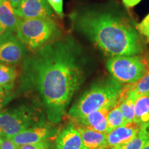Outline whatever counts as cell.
I'll list each match as a JSON object with an SVG mask.
<instances>
[{"mask_svg": "<svg viewBox=\"0 0 149 149\" xmlns=\"http://www.w3.org/2000/svg\"><path fill=\"white\" fill-rule=\"evenodd\" d=\"M86 61L82 47L71 35L59 37L24 59V88L38 94L54 125L62 120L84 82Z\"/></svg>", "mask_w": 149, "mask_h": 149, "instance_id": "1", "label": "cell"}, {"mask_svg": "<svg viewBox=\"0 0 149 149\" xmlns=\"http://www.w3.org/2000/svg\"><path fill=\"white\" fill-rule=\"evenodd\" d=\"M72 28L104 55H140L146 40L139 34L137 24L115 5L83 8L71 15Z\"/></svg>", "mask_w": 149, "mask_h": 149, "instance_id": "2", "label": "cell"}, {"mask_svg": "<svg viewBox=\"0 0 149 149\" xmlns=\"http://www.w3.org/2000/svg\"><path fill=\"white\" fill-rule=\"evenodd\" d=\"M123 86L112 77L95 81L72 106L68 117L72 120L108 106H114L118 102Z\"/></svg>", "mask_w": 149, "mask_h": 149, "instance_id": "3", "label": "cell"}, {"mask_svg": "<svg viewBox=\"0 0 149 149\" xmlns=\"http://www.w3.org/2000/svg\"><path fill=\"white\" fill-rule=\"evenodd\" d=\"M44 111L37 104H22L0 111V135L10 138L24 130L45 125Z\"/></svg>", "mask_w": 149, "mask_h": 149, "instance_id": "4", "label": "cell"}, {"mask_svg": "<svg viewBox=\"0 0 149 149\" xmlns=\"http://www.w3.org/2000/svg\"><path fill=\"white\" fill-rule=\"evenodd\" d=\"M15 33L19 40L33 52L62 35L61 28L51 17L21 19Z\"/></svg>", "mask_w": 149, "mask_h": 149, "instance_id": "5", "label": "cell"}, {"mask_svg": "<svg viewBox=\"0 0 149 149\" xmlns=\"http://www.w3.org/2000/svg\"><path fill=\"white\" fill-rule=\"evenodd\" d=\"M106 67L112 77L125 85L141 79L149 70V63L140 55H120L111 57Z\"/></svg>", "mask_w": 149, "mask_h": 149, "instance_id": "6", "label": "cell"}, {"mask_svg": "<svg viewBox=\"0 0 149 149\" xmlns=\"http://www.w3.org/2000/svg\"><path fill=\"white\" fill-rule=\"evenodd\" d=\"M28 49L17 37L11 33L0 41V64H16L27 56Z\"/></svg>", "mask_w": 149, "mask_h": 149, "instance_id": "7", "label": "cell"}, {"mask_svg": "<svg viewBox=\"0 0 149 149\" xmlns=\"http://www.w3.org/2000/svg\"><path fill=\"white\" fill-rule=\"evenodd\" d=\"M58 133V129L51 123L45 125L37 126L24 130L17 135L10 137L11 141L18 147L23 145L35 144L40 141L55 137Z\"/></svg>", "mask_w": 149, "mask_h": 149, "instance_id": "8", "label": "cell"}, {"mask_svg": "<svg viewBox=\"0 0 149 149\" xmlns=\"http://www.w3.org/2000/svg\"><path fill=\"white\" fill-rule=\"evenodd\" d=\"M53 10L47 0H22L14 8L15 13L20 19L52 18Z\"/></svg>", "mask_w": 149, "mask_h": 149, "instance_id": "9", "label": "cell"}, {"mask_svg": "<svg viewBox=\"0 0 149 149\" xmlns=\"http://www.w3.org/2000/svg\"><path fill=\"white\" fill-rule=\"evenodd\" d=\"M54 149H84L81 135L74 123L68 124L57 133Z\"/></svg>", "mask_w": 149, "mask_h": 149, "instance_id": "10", "label": "cell"}, {"mask_svg": "<svg viewBox=\"0 0 149 149\" xmlns=\"http://www.w3.org/2000/svg\"><path fill=\"white\" fill-rule=\"evenodd\" d=\"M141 129L135 122H127L107 133L108 149L117 148L131 140Z\"/></svg>", "mask_w": 149, "mask_h": 149, "instance_id": "11", "label": "cell"}, {"mask_svg": "<svg viewBox=\"0 0 149 149\" xmlns=\"http://www.w3.org/2000/svg\"><path fill=\"white\" fill-rule=\"evenodd\" d=\"M114 106H108L103 109L93 111L85 117L72 120L71 122L100 133H108V114L111 108Z\"/></svg>", "mask_w": 149, "mask_h": 149, "instance_id": "12", "label": "cell"}, {"mask_svg": "<svg viewBox=\"0 0 149 149\" xmlns=\"http://www.w3.org/2000/svg\"><path fill=\"white\" fill-rule=\"evenodd\" d=\"M74 124L81 135L84 149H108L107 133H100L79 124Z\"/></svg>", "mask_w": 149, "mask_h": 149, "instance_id": "13", "label": "cell"}, {"mask_svg": "<svg viewBox=\"0 0 149 149\" xmlns=\"http://www.w3.org/2000/svg\"><path fill=\"white\" fill-rule=\"evenodd\" d=\"M21 19L16 15L14 8L8 0L0 1V23L8 31L15 33L19 24Z\"/></svg>", "mask_w": 149, "mask_h": 149, "instance_id": "14", "label": "cell"}, {"mask_svg": "<svg viewBox=\"0 0 149 149\" xmlns=\"http://www.w3.org/2000/svg\"><path fill=\"white\" fill-rule=\"evenodd\" d=\"M135 107L134 122L141 128L149 126V95L137 97L135 99Z\"/></svg>", "mask_w": 149, "mask_h": 149, "instance_id": "15", "label": "cell"}, {"mask_svg": "<svg viewBox=\"0 0 149 149\" xmlns=\"http://www.w3.org/2000/svg\"><path fill=\"white\" fill-rule=\"evenodd\" d=\"M125 86L127 92L135 97L143 95H149V70L138 81Z\"/></svg>", "mask_w": 149, "mask_h": 149, "instance_id": "16", "label": "cell"}, {"mask_svg": "<svg viewBox=\"0 0 149 149\" xmlns=\"http://www.w3.org/2000/svg\"><path fill=\"white\" fill-rule=\"evenodd\" d=\"M149 139V126L142 127L135 137L123 146L113 149H141Z\"/></svg>", "mask_w": 149, "mask_h": 149, "instance_id": "17", "label": "cell"}, {"mask_svg": "<svg viewBox=\"0 0 149 149\" xmlns=\"http://www.w3.org/2000/svg\"><path fill=\"white\" fill-rule=\"evenodd\" d=\"M126 123L124 117L120 111V104H119L118 101L114 107L111 108V109L109 112V114H108V133L111 130L115 129V128L124 125Z\"/></svg>", "mask_w": 149, "mask_h": 149, "instance_id": "18", "label": "cell"}, {"mask_svg": "<svg viewBox=\"0 0 149 149\" xmlns=\"http://www.w3.org/2000/svg\"><path fill=\"white\" fill-rule=\"evenodd\" d=\"M18 72L15 67L0 64V86H13Z\"/></svg>", "mask_w": 149, "mask_h": 149, "instance_id": "19", "label": "cell"}, {"mask_svg": "<svg viewBox=\"0 0 149 149\" xmlns=\"http://www.w3.org/2000/svg\"><path fill=\"white\" fill-rule=\"evenodd\" d=\"M53 138L54 137L35 144L23 145L19 147L18 149H54L55 139H53Z\"/></svg>", "mask_w": 149, "mask_h": 149, "instance_id": "20", "label": "cell"}, {"mask_svg": "<svg viewBox=\"0 0 149 149\" xmlns=\"http://www.w3.org/2000/svg\"><path fill=\"white\" fill-rule=\"evenodd\" d=\"M137 29L139 34L149 43V13L141 20V22L137 24Z\"/></svg>", "mask_w": 149, "mask_h": 149, "instance_id": "21", "label": "cell"}, {"mask_svg": "<svg viewBox=\"0 0 149 149\" xmlns=\"http://www.w3.org/2000/svg\"><path fill=\"white\" fill-rule=\"evenodd\" d=\"M12 88L13 86H0V109L12 98Z\"/></svg>", "mask_w": 149, "mask_h": 149, "instance_id": "22", "label": "cell"}, {"mask_svg": "<svg viewBox=\"0 0 149 149\" xmlns=\"http://www.w3.org/2000/svg\"><path fill=\"white\" fill-rule=\"evenodd\" d=\"M48 3L51 6L52 9L55 11L60 17H64L63 10V0H47Z\"/></svg>", "mask_w": 149, "mask_h": 149, "instance_id": "23", "label": "cell"}, {"mask_svg": "<svg viewBox=\"0 0 149 149\" xmlns=\"http://www.w3.org/2000/svg\"><path fill=\"white\" fill-rule=\"evenodd\" d=\"M19 147L13 142L10 139L3 137V141L0 145V149H18Z\"/></svg>", "mask_w": 149, "mask_h": 149, "instance_id": "24", "label": "cell"}, {"mask_svg": "<svg viewBox=\"0 0 149 149\" xmlns=\"http://www.w3.org/2000/svg\"><path fill=\"white\" fill-rule=\"evenodd\" d=\"M141 1V0H122V2L126 8H132L138 4Z\"/></svg>", "mask_w": 149, "mask_h": 149, "instance_id": "25", "label": "cell"}, {"mask_svg": "<svg viewBox=\"0 0 149 149\" xmlns=\"http://www.w3.org/2000/svg\"><path fill=\"white\" fill-rule=\"evenodd\" d=\"M11 33L13 32L8 31V30L4 26L2 25V24L0 23V41L2 40V39L4 38L6 35H8Z\"/></svg>", "mask_w": 149, "mask_h": 149, "instance_id": "26", "label": "cell"}, {"mask_svg": "<svg viewBox=\"0 0 149 149\" xmlns=\"http://www.w3.org/2000/svg\"><path fill=\"white\" fill-rule=\"evenodd\" d=\"M8 1H9V2L11 3L12 6L15 8L17 6L19 3V2L22 1V0H8Z\"/></svg>", "mask_w": 149, "mask_h": 149, "instance_id": "27", "label": "cell"}, {"mask_svg": "<svg viewBox=\"0 0 149 149\" xmlns=\"http://www.w3.org/2000/svg\"><path fill=\"white\" fill-rule=\"evenodd\" d=\"M141 149H149V139H148V141L146 143V144L144 145V147H143Z\"/></svg>", "mask_w": 149, "mask_h": 149, "instance_id": "28", "label": "cell"}, {"mask_svg": "<svg viewBox=\"0 0 149 149\" xmlns=\"http://www.w3.org/2000/svg\"><path fill=\"white\" fill-rule=\"evenodd\" d=\"M3 137H2V136H1V135H0V145L1 144V143H2V141H3Z\"/></svg>", "mask_w": 149, "mask_h": 149, "instance_id": "29", "label": "cell"}, {"mask_svg": "<svg viewBox=\"0 0 149 149\" xmlns=\"http://www.w3.org/2000/svg\"><path fill=\"white\" fill-rule=\"evenodd\" d=\"M0 1H1V0H0Z\"/></svg>", "mask_w": 149, "mask_h": 149, "instance_id": "30", "label": "cell"}]
</instances>
